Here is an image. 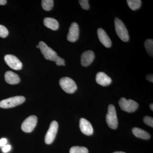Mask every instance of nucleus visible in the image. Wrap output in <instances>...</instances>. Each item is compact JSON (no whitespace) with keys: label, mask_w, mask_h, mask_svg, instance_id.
<instances>
[{"label":"nucleus","mask_w":153,"mask_h":153,"mask_svg":"<svg viewBox=\"0 0 153 153\" xmlns=\"http://www.w3.org/2000/svg\"><path fill=\"white\" fill-rule=\"evenodd\" d=\"M96 80L98 84L103 86H106L111 83V78L103 72H99L97 74Z\"/></svg>","instance_id":"obj_14"},{"label":"nucleus","mask_w":153,"mask_h":153,"mask_svg":"<svg viewBox=\"0 0 153 153\" xmlns=\"http://www.w3.org/2000/svg\"><path fill=\"white\" fill-rule=\"evenodd\" d=\"M42 7L44 10L49 11L52 10L54 5L53 0H43L41 1Z\"/></svg>","instance_id":"obj_20"},{"label":"nucleus","mask_w":153,"mask_h":153,"mask_svg":"<svg viewBox=\"0 0 153 153\" xmlns=\"http://www.w3.org/2000/svg\"><path fill=\"white\" fill-rule=\"evenodd\" d=\"M126 1L128 7L132 10H136L141 6L142 2L140 0H127Z\"/></svg>","instance_id":"obj_18"},{"label":"nucleus","mask_w":153,"mask_h":153,"mask_svg":"<svg viewBox=\"0 0 153 153\" xmlns=\"http://www.w3.org/2000/svg\"><path fill=\"white\" fill-rule=\"evenodd\" d=\"M38 119L35 115L29 117L22 124V129L23 131L30 133L33 131L37 125Z\"/></svg>","instance_id":"obj_8"},{"label":"nucleus","mask_w":153,"mask_h":153,"mask_svg":"<svg viewBox=\"0 0 153 153\" xmlns=\"http://www.w3.org/2000/svg\"><path fill=\"white\" fill-rule=\"evenodd\" d=\"M39 48L44 58L47 60L55 61L58 55L57 53L52 48L48 47L43 41H40L39 43Z\"/></svg>","instance_id":"obj_5"},{"label":"nucleus","mask_w":153,"mask_h":153,"mask_svg":"<svg viewBox=\"0 0 153 153\" xmlns=\"http://www.w3.org/2000/svg\"><path fill=\"white\" fill-rule=\"evenodd\" d=\"M119 105L122 110L129 113L135 111L139 106L136 102L131 99L127 100L124 97H122L120 100Z\"/></svg>","instance_id":"obj_6"},{"label":"nucleus","mask_w":153,"mask_h":153,"mask_svg":"<svg viewBox=\"0 0 153 153\" xmlns=\"http://www.w3.org/2000/svg\"><path fill=\"white\" fill-rule=\"evenodd\" d=\"M94 53L91 50H88L82 53L81 56V64L82 66L87 67L90 65L94 59Z\"/></svg>","instance_id":"obj_12"},{"label":"nucleus","mask_w":153,"mask_h":153,"mask_svg":"<svg viewBox=\"0 0 153 153\" xmlns=\"http://www.w3.org/2000/svg\"><path fill=\"white\" fill-rule=\"evenodd\" d=\"M36 47H37V48H39V46H38V45H37V46H36Z\"/></svg>","instance_id":"obj_32"},{"label":"nucleus","mask_w":153,"mask_h":153,"mask_svg":"<svg viewBox=\"0 0 153 153\" xmlns=\"http://www.w3.org/2000/svg\"><path fill=\"white\" fill-rule=\"evenodd\" d=\"M146 78L149 81H150V82H153V74H149V75L147 76Z\"/></svg>","instance_id":"obj_28"},{"label":"nucleus","mask_w":153,"mask_h":153,"mask_svg":"<svg viewBox=\"0 0 153 153\" xmlns=\"http://www.w3.org/2000/svg\"><path fill=\"white\" fill-rule=\"evenodd\" d=\"M9 34V31L5 27L0 25V37L1 38H5Z\"/></svg>","instance_id":"obj_22"},{"label":"nucleus","mask_w":153,"mask_h":153,"mask_svg":"<svg viewBox=\"0 0 153 153\" xmlns=\"http://www.w3.org/2000/svg\"><path fill=\"white\" fill-rule=\"evenodd\" d=\"M25 101V97L22 96L10 97L0 102V107L3 108H11L22 104Z\"/></svg>","instance_id":"obj_2"},{"label":"nucleus","mask_w":153,"mask_h":153,"mask_svg":"<svg viewBox=\"0 0 153 153\" xmlns=\"http://www.w3.org/2000/svg\"><path fill=\"white\" fill-rule=\"evenodd\" d=\"M70 153H88V151L87 148L84 147L75 146L70 149Z\"/></svg>","instance_id":"obj_21"},{"label":"nucleus","mask_w":153,"mask_h":153,"mask_svg":"<svg viewBox=\"0 0 153 153\" xmlns=\"http://www.w3.org/2000/svg\"><path fill=\"white\" fill-rule=\"evenodd\" d=\"M79 36V28L78 24L73 22L71 24L67 35V40L69 42H74L77 41Z\"/></svg>","instance_id":"obj_10"},{"label":"nucleus","mask_w":153,"mask_h":153,"mask_svg":"<svg viewBox=\"0 0 153 153\" xmlns=\"http://www.w3.org/2000/svg\"><path fill=\"white\" fill-rule=\"evenodd\" d=\"M55 62L56 65L58 66H64L65 65V60L63 58H62L58 56H57V58L55 60Z\"/></svg>","instance_id":"obj_25"},{"label":"nucleus","mask_w":153,"mask_h":153,"mask_svg":"<svg viewBox=\"0 0 153 153\" xmlns=\"http://www.w3.org/2000/svg\"><path fill=\"white\" fill-rule=\"evenodd\" d=\"M145 47L148 54L152 57L153 55V40L147 39L145 42Z\"/></svg>","instance_id":"obj_19"},{"label":"nucleus","mask_w":153,"mask_h":153,"mask_svg":"<svg viewBox=\"0 0 153 153\" xmlns=\"http://www.w3.org/2000/svg\"><path fill=\"white\" fill-rule=\"evenodd\" d=\"M116 32L120 38L124 42H127L129 39L128 31L123 22L119 19L116 18L114 20Z\"/></svg>","instance_id":"obj_1"},{"label":"nucleus","mask_w":153,"mask_h":153,"mask_svg":"<svg viewBox=\"0 0 153 153\" xmlns=\"http://www.w3.org/2000/svg\"><path fill=\"white\" fill-rule=\"evenodd\" d=\"M106 121L108 125L110 128L116 129L118 126V119L116 110L113 105L108 106V111L106 114Z\"/></svg>","instance_id":"obj_3"},{"label":"nucleus","mask_w":153,"mask_h":153,"mask_svg":"<svg viewBox=\"0 0 153 153\" xmlns=\"http://www.w3.org/2000/svg\"><path fill=\"white\" fill-rule=\"evenodd\" d=\"M143 121L145 124L150 126L153 127V117L149 116H146L144 117Z\"/></svg>","instance_id":"obj_24"},{"label":"nucleus","mask_w":153,"mask_h":153,"mask_svg":"<svg viewBox=\"0 0 153 153\" xmlns=\"http://www.w3.org/2000/svg\"><path fill=\"white\" fill-rule=\"evenodd\" d=\"M58 129V124L56 121H53L50 124L49 130L45 137V142L47 144L52 143L55 140Z\"/></svg>","instance_id":"obj_7"},{"label":"nucleus","mask_w":153,"mask_h":153,"mask_svg":"<svg viewBox=\"0 0 153 153\" xmlns=\"http://www.w3.org/2000/svg\"><path fill=\"white\" fill-rule=\"evenodd\" d=\"M4 77L6 82L11 85L18 84L20 81L19 75L12 71H7L5 74Z\"/></svg>","instance_id":"obj_15"},{"label":"nucleus","mask_w":153,"mask_h":153,"mask_svg":"<svg viewBox=\"0 0 153 153\" xmlns=\"http://www.w3.org/2000/svg\"><path fill=\"white\" fill-rule=\"evenodd\" d=\"M97 33L100 41L105 47L107 48H109L111 47V40L104 30L102 28H99Z\"/></svg>","instance_id":"obj_13"},{"label":"nucleus","mask_w":153,"mask_h":153,"mask_svg":"<svg viewBox=\"0 0 153 153\" xmlns=\"http://www.w3.org/2000/svg\"><path fill=\"white\" fill-rule=\"evenodd\" d=\"M11 146L10 145H7L3 146L2 151L4 153H7L10 150Z\"/></svg>","instance_id":"obj_26"},{"label":"nucleus","mask_w":153,"mask_h":153,"mask_svg":"<svg viewBox=\"0 0 153 153\" xmlns=\"http://www.w3.org/2000/svg\"><path fill=\"white\" fill-rule=\"evenodd\" d=\"M150 108L152 110V111L153 110V103H152V104H151L150 105Z\"/></svg>","instance_id":"obj_30"},{"label":"nucleus","mask_w":153,"mask_h":153,"mask_svg":"<svg viewBox=\"0 0 153 153\" xmlns=\"http://www.w3.org/2000/svg\"><path fill=\"white\" fill-rule=\"evenodd\" d=\"M132 132L136 137L144 140L150 139V134L146 131L139 128H134L132 129Z\"/></svg>","instance_id":"obj_17"},{"label":"nucleus","mask_w":153,"mask_h":153,"mask_svg":"<svg viewBox=\"0 0 153 153\" xmlns=\"http://www.w3.org/2000/svg\"><path fill=\"white\" fill-rule=\"evenodd\" d=\"M79 128L82 133L90 136L93 133V128L90 123L85 118H82L79 120Z\"/></svg>","instance_id":"obj_11"},{"label":"nucleus","mask_w":153,"mask_h":153,"mask_svg":"<svg viewBox=\"0 0 153 153\" xmlns=\"http://www.w3.org/2000/svg\"><path fill=\"white\" fill-rule=\"evenodd\" d=\"M6 63L12 69L21 70L22 68V63L15 55H7L4 57Z\"/></svg>","instance_id":"obj_9"},{"label":"nucleus","mask_w":153,"mask_h":153,"mask_svg":"<svg viewBox=\"0 0 153 153\" xmlns=\"http://www.w3.org/2000/svg\"><path fill=\"white\" fill-rule=\"evenodd\" d=\"M113 153H126L124 152H114Z\"/></svg>","instance_id":"obj_31"},{"label":"nucleus","mask_w":153,"mask_h":153,"mask_svg":"<svg viewBox=\"0 0 153 153\" xmlns=\"http://www.w3.org/2000/svg\"><path fill=\"white\" fill-rule=\"evenodd\" d=\"M7 142V140L6 138H2L0 140V146L3 147L5 146Z\"/></svg>","instance_id":"obj_27"},{"label":"nucleus","mask_w":153,"mask_h":153,"mask_svg":"<svg viewBox=\"0 0 153 153\" xmlns=\"http://www.w3.org/2000/svg\"><path fill=\"white\" fill-rule=\"evenodd\" d=\"M44 24L47 27L53 30H57L59 28L58 22L53 18H45L44 20Z\"/></svg>","instance_id":"obj_16"},{"label":"nucleus","mask_w":153,"mask_h":153,"mask_svg":"<svg viewBox=\"0 0 153 153\" xmlns=\"http://www.w3.org/2000/svg\"><path fill=\"white\" fill-rule=\"evenodd\" d=\"M79 3L83 10H88L89 9V3L88 0H80L79 1Z\"/></svg>","instance_id":"obj_23"},{"label":"nucleus","mask_w":153,"mask_h":153,"mask_svg":"<svg viewBox=\"0 0 153 153\" xmlns=\"http://www.w3.org/2000/svg\"><path fill=\"white\" fill-rule=\"evenodd\" d=\"M59 84L61 88L67 93H74L77 89V86L75 82L68 77L61 78L59 81Z\"/></svg>","instance_id":"obj_4"},{"label":"nucleus","mask_w":153,"mask_h":153,"mask_svg":"<svg viewBox=\"0 0 153 153\" xmlns=\"http://www.w3.org/2000/svg\"><path fill=\"white\" fill-rule=\"evenodd\" d=\"M7 2L6 0H0V5H4Z\"/></svg>","instance_id":"obj_29"}]
</instances>
